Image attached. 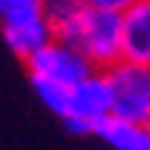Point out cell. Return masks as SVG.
I'll list each match as a JSON object with an SVG mask.
<instances>
[{
    "label": "cell",
    "mask_w": 150,
    "mask_h": 150,
    "mask_svg": "<svg viewBox=\"0 0 150 150\" xmlns=\"http://www.w3.org/2000/svg\"><path fill=\"white\" fill-rule=\"evenodd\" d=\"M123 60L150 66V0H138L123 12Z\"/></svg>",
    "instance_id": "cell-5"
},
{
    "label": "cell",
    "mask_w": 150,
    "mask_h": 150,
    "mask_svg": "<svg viewBox=\"0 0 150 150\" xmlns=\"http://www.w3.org/2000/svg\"><path fill=\"white\" fill-rule=\"evenodd\" d=\"M69 42L78 45L96 69L102 72L111 69L123 60V12L87 6L78 30Z\"/></svg>",
    "instance_id": "cell-1"
},
{
    "label": "cell",
    "mask_w": 150,
    "mask_h": 150,
    "mask_svg": "<svg viewBox=\"0 0 150 150\" xmlns=\"http://www.w3.org/2000/svg\"><path fill=\"white\" fill-rule=\"evenodd\" d=\"M114 117V99L102 69H96L90 78L78 81L69 90V108L63 114V126L78 135H96L105 123Z\"/></svg>",
    "instance_id": "cell-2"
},
{
    "label": "cell",
    "mask_w": 150,
    "mask_h": 150,
    "mask_svg": "<svg viewBox=\"0 0 150 150\" xmlns=\"http://www.w3.org/2000/svg\"><path fill=\"white\" fill-rule=\"evenodd\" d=\"M27 72L39 75V78L60 81L66 87H75L78 81L90 78L96 72V66L90 63V57H87L75 42H66V39H57L54 36L42 51H36L27 60Z\"/></svg>",
    "instance_id": "cell-4"
},
{
    "label": "cell",
    "mask_w": 150,
    "mask_h": 150,
    "mask_svg": "<svg viewBox=\"0 0 150 150\" xmlns=\"http://www.w3.org/2000/svg\"><path fill=\"white\" fill-rule=\"evenodd\" d=\"M87 6H90L87 0H45V18H48V24H51L57 39L69 42L75 36Z\"/></svg>",
    "instance_id": "cell-7"
},
{
    "label": "cell",
    "mask_w": 150,
    "mask_h": 150,
    "mask_svg": "<svg viewBox=\"0 0 150 150\" xmlns=\"http://www.w3.org/2000/svg\"><path fill=\"white\" fill-rule=\"evenodd\" d=\"M114 99V117L150 123V66L135 60H120L105 69Z\"/></svg>",
    "instance_id": "cell-3"
},
{
    "label": "cell",
    "mask_w": 150,
    "mask_h": 150,
    "mask_svg": "<svg viewBox=\"0 0 150 150\" xmlns=\"http://www.w3.org/2000/svg\"><path fill=\"white\" fill-rule=\"evenodd\" d=\"M90 6H99V9H114V12H126L129 6H135L138 0H87Z\"/></svg>",
    "instance_id": "cell-10"
},
{
    "label": "cell",
    "mask_w": 150,
    "mask_h": 150,
    "mask_svg": "<svg viewBox=\"0 0 150 150\" xmlns=\"http://www.w3.org/2000/svg\"><path fill=\"white\" fill-rule=\"evenodd\" d=\"M30 87H33L36 99H39L54 117L63 120L66 108H69V90L72 87L60 84V81H51V78H39V75H30Z\"/></svg>",
    "instance_id": "cell-9"
},
{
    "label": "cell",
    "mask_w": 150,
    "mask_h": 150,
    "mask_svg": "<svg viewBox=\"0 0 150 150\" xmlns=\"http://www.w3.org/2000/svg\"><path fill=\"white\" fill-rule=\"evenodd\" d=\"M45 18V0H0V30L39 24Z\"/></svg>",
    "instance_id": "cell-8"
},
{
    "label": "cell",
    "mask_w": 150,
    "mask_h": 150,
    "mask_svg": "<svg viewBox=\"0 0 150 150\" xmlns=\"http://www.w3.org/2000/svg\"><path fill=\"white\" fill-rule=\"evenodd\" d=\"M96 135L111 150H150V123L111 117Z\"/></svg>",
    "instance_id": "cell-6"
}]
</instances>
